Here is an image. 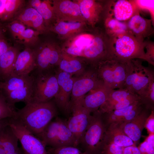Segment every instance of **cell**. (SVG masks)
I'll list each match as a JSON object with an SVG mask.
<instances>
[{
	"label": "cell",
	"instance_id": "1",
	"mask_svg": "<svg viewBox=\"0 0 154 154\" xmlns=\"http://www.w3.org/2000/svg\"><path fill=\"white\" fill-rule=\"evenodd\" d=\"M56 106L51 100L45 102L31 101L16 111V118L36 137L57 114Z\"/></svg>",
	"mask_w": 154,
	"mask_h": 154
},
{
	"label": "cell",
	"instance_id": "2",
	"mask_svg": "<svg viewBox=\"0 0 154 154\" xmlns=\"http://www.w3.org/2000/svg\"><path fill=\"white\" fill-rule=\"evenodd\" d=\"M33 81L31 74L11 75L0 82V90L8 104L15 108V104L22 102L26 104L32 100Z\"/></svg>",
	"mask_w": 154,
	"mask_h": 154
},
{
	"label": "cell",
	"instance_id": "3",
	"mask_svg": "<svg viewBox=\"0 0 154 154\" xmlns=\"http://www.w3.org/2000/svg\"><path fill=\"white\" fill-rule=\"evenodd\" d=\"M112 37V59L123 63L135 59L146 61V41L136 38L128 30Z\"/></svg>",
	"mask_w": 154,
	"mask_h": 154
},
{
	"label": "cell",
	"instance_id": "4",
	"mask_svg": "<svg viewBox=\"0 0 154 154\" xmlns=\"http://www.w3.org/2000/svg\"><path fill=\"white\" fill-rule=\"evenodd\" d=\"M154 72L143 66L138 59L126 62V75L123 88L138 95L139 98L146 92Z\"/></svg>",
	"mask_w": 154,
	"mask_h": 154
},
{
	"label": "cell",
	"instance_id": "5",
	"mask_svg": "<svg viewBox=\"0 0 154 154\" xmlns=\"http://www.w3.org/2000/svg\"><path fill=\"white\" fill-rule=\"evenodd\" d=\"M90 123L81 138L78 147L87 154H98L103 145L106 127L98 110L93 113Z\"/></svg>",
	"mask_w": 154,
	"mask_h": 154
},
{
	"label": "cell",
	"instance_id": "6",
	"mask_svg": "<svg viewBox=\"0 0 154 154\" xmlns=\"http://www.w3.org/2000/svg\"><path fill=\"white\" fill-rule=\"evenodd\" d=\"M37 137L45 146H49L52 148L68 146L77 147L67 121L59 117L50 121Z\"/></svg>",
	"mask_w": 154,
	"mask_h": 154
},
{
	"label": "cell",
	"instance_id": "7",
	"mask_svg": "<svg viewBox=\"0 0 154 154\" xmlns=\"http://www.w3.org/2000/svg\"><path fill=\"white\" fill-rule=\"evenodd\" d=\"M30 74L33 81L31 101L45 102L54 98L58 90L55 70L42 71L35 68Z\"/></svg>",
	"mask_w": 154,
	"mask_h": 154
},
{
	"label": "cell",
	"instance_id": "8",
	"mask_svg": "<svg viewBox=\"0 0 154 154\" xmlns=\"http://www.w3.org/2000/svg\"><path fill=\"white\" fill-rule=\"evenodd\" d=\"M102 81L98 76L96 68L94 67L75 77L70 96V110L72 106L82 105L86 94Z\"/></svg>",
	"mask_w": 154,
	"mask_h": 154
},
{
	"label": "cell",
	"instance_id": "9",
	"mask_svg": "<svg viewBox=\"0 0 154 154\" xmlns=\"http://www.w3.org/2000/svg\"><path fill=\"white\" fill-rule=\"evenodd\" d=\"M9 125L27 154H48L46 146L42 141L18 119L15 118H10Z\"/></svg>",
	"mask_w": 154,
	"mask_h": 154
},
{
	"label": "cell",
	"instance_id": "10",
	"mask_svg": "<svg viewBox=\"0 0 154 154\" xmlns=\"http://www.w3.org/2000/svg\"><path fill=\"white\" fill-rule=\"evenodd\" d=\"M35 54V68L40 70H54L61 58L62 49L56 43L45 42L34 49Z\"/></svg>",
	"mask_w": 154,
	"mask_h": 154
},
{
	"label": "cell",
	"instance_id": "11",
	"mask_svg": "<svg viewBox=\"0 0 154 154\" xmlns=\"http://www.w3.org/2000/svg\"><path fill=\"white\" fill-rule=\"evenodd\" d=\"M81 13L87 25L95 28L100 21H103L107 14L109 1L102 2L94 0H75Z\"/></svg>",
	"mask_w": 154,
	"mask_h": 154
},
{
	"label": "cell",
	"instance_id": "12",
	"mask_svg": "<svg viewBox=\"0 0 154 154\" xmlns=\"http://www.w3.org/2000/svg\"><path fill=\"white\" fill-rule=\"evenodd\" d=\"M70 112H72V115L67 121V125L78 147L81 138L91 122L92 115L82 105L72 106Z\"/></svg>",
	"mask_w": 154,
	"mask_h": 154
},
{
	"label": "cell",
	"instance_id": "13",
	"mask_svg": "<svg viewBox=\"0 0 154 154\" xmlns=\"http://www.w3.org/2000/svg\"><path fill=\"white\" fill-rule=\"evenodd\" d=\"M58 86V93L54 97L56 106L64 112H70V98L75 77L60 70H55Z\"/></svg>",
	"mask_w": 154,
	"mask_h": 154
},
{
	"label": "cell",
	"instance_id": "14",
	"mask_svg": "<svg viewBox=\"0 0 154 154\" xmlns=\"http://www.w3.org/2000/svg\"><path fill=\"white\" fill-rule=\"evenodd\" d=\"M52 1L56 21L86 22L81 13L79 6L75 0H53Z\"/></svg>",
	"mask_w": 154,
	"mask_h": 154
},
{
	"label": "cell",
	"instance_id": "15",
	"mask_svg": "<svg viewBox=\"0 0 154 154\" xmlns=\"http://www.w3.org/2000/svg\"><path fill=\"white\" fill-rule=\"evenodd\" d=\"M98 30L95 28L90 32L81 33L66 40L62 50L72 56L81 57L83 50L92 42Z\"/></svg>",
	"mask_w": 154,
	"mask_h": 154
},
{
	"label": "cell",
	"instance_id": "16",
	"mask_svg": "<svg viewBox=\"0 0 154 154\" xmlns=\"http://www.w3.org/2000/svg\"><path fill=\"white\" fill-rule=\"evenodd\" d=\"M151 110L145 107L131 120L127 122L118 124L123 132L132 140L136 145L141 136L145 122Z\"/></svg>",
	"mask_w": 154,
	"mask_h": 154
},
{
	"label": "cell",
	"instance_id": "17",
	"mask_svg": "<svg viewBox=\"0 0 154 154\" xmlns=\"http://www.w3.org/2000/svg\"><path fill=\"white\" fill-rule=\"evenodd\" d=\"M112 90L102 81L86 94L82 105L91 113H93L98 110L106 101Z\"/></svg>",
	"mask_w": 154,
	"mask_h": 154
},
{
	"label": "cell",
	"instance_id": "18",
	"mask_svg": "<svg viewBox=\"0 0 154 154\" xmlns=\"http://www.w3.org/2000/svg\"><path fill=\"white\" fill-rule=\"evenodd\" d=\"M139 10L135 1H110L108 14L122 22L128 21Z\"/></svg>",
	"mask_w": 154,
	"mask_h": 154
},
{
	"label": "cell",
	"instance_id": "19",
	"mask_svg": "<svg viewBox=\"0 0 154 154\" xmlns=\"http://www.w3.org/2000/svg\"><path fill=\"white\" fill-rule=\"evenodd\" d=\"M87 25L85 22L56 21L48 29L57 34L61 39L66 40L87 31Z\"/></svg>",
	"mask_w": 154,
	"mask_h": 154
},
{
	"label": "cell",
	"instance_id": "20",
	"mask_svg": "<svg viewBox=\"0 0 154 154\" xmlns=\"http://www.w3.org/2000/svg\"><path fill=\"white\" fill-rule=\"evenodd\" d=\"M36 67L34 50L26 47L23 51L19 53L11 75L18 76L29 74Z\"/></svg>",
	"mask_w": 154,
	"mask_h": 154
},
{
	"label": "cell",
	"instance_id": "21",
	"mask_svg": "<svg viewBox=\"0 0 154 154\" xmlns=\"http://www.w3.org/2000/svg\"><path fill=\"white\" fill-rule=\"evenodd\" d=\"M126 23L127 30L136 38L142 40L154 33L151 19L142 17L139 11L136 13Z\"/></svg>",
	"mask_w": 154,
	"mask_h": 154
},
{
	"label": "cell",
	"instance_id": "22",
	"mask_svg": "<svg viewBox=\"0 0 154 154\" xmlns=\"http://www.w3.org/2000/svg\"><path fill=\"white\" fill-rule=\"evenodd\" d=\"M15 20L20 22L29 28H33L40 34L48 31L44 19L34 8L29 6L17 14Z\"/></svg>",
	"mask_w": 154,
	"mask_h": 154
},
{
	"label": "cell",
	"instance_id": "23",
	"mask_svg": "<svg viewBox=\"0 0 154 154\" xmlns=\"http://www.w3.org/2000/svg\"><path fill=\"white\" fill-rule=\"evenodd\" d=\"M18 139L9 124L0 129V154H12L19 148Z\"/></svg>",
	"mask_w": 154,
	"mask_h": 154
},
{
	"label": "cell",
	"instance_id": "24",
	"mask_svg": "<svg viewBox=\"0 0 154 154\" xmlns=\"http://www.w3.org/2000/svg\"><path fill=\"white\" fill-rule=\"evenodd\" d=\"M106 127L104 141L113 143L123 147L135 144L118 124H111Z\"/></svg>",
	"mask_w": 154,
	"mask_h": 154
},
{
	"label": "cell",
	"instance_id": "25",
	"mask_svg": "<svg viewBox=\"0 0 154 154\" xmlns=\"http://www.w3.org/2000/svg\"><path fill=\"white\" fill-rule=\"evenodd\" d=\"M58 66L60 70L73 75H76V76L85 70L83 62L78 57L72 56L62 50Z\"/></svg>",
	"mask_w": 154,
	"mask_h": 154
},
{
	"label": "cell",
	"instance_id": "26",
	"mask_svg": "<svg viewBox=\"0 0 154 154\" xmlns=\"http://www.w3.org/2000/svg\"><path fill=\"white\" fill-rule=\"evenodd\" d=\"M28 3L29 6L34 8L42 16L48 29L56 22L51 0H30Z\"/></svg>",
	"mask_w": 154,
	"mask_h": 154
},
{
	"label": "cell",
	"instance_id": "27",
	"mask_svg": "<svg viewBox=\"0 0 154 154\" xmlns=\"http://www.w3.org/2000/svg\"><path fill=\"white\" fill-rule=\"evenodd\" d=\"M20 52L17 47L11 46L0 57V79L3 81L10 76L13 66Z\"/></svg>",
	"mask_w": 154,
	"mask_h": 154
},
{
	"label": "cell",
	"instance_id": "28",
	"mask_svg": "<svg viewBox=\"0 0 154 154\" xmlns=\"http://www.w3.org/2000/svg\"><path fill=\"white\" fill-rule=\"evenodd\" d=\"M136 95L124 88L112 90L107 99L98 110L102 114L108 113L112 110L117 104Z\"/></svg>",
	"mask_w": 154,
	"mask_h": 154
},
{
	"label": "cell",
	"instance_id": "29",
	"mask_svg": "<svg viewBox=\"0 0 154 154\" xmlns=\"http://www.w3.org/2000/svg\"><path fill=\"white\" fill-rule=\"evenodd\" d=\"M113 59L102 62L96 69L98 76L104 84L111 90H114Z\"/></svg>",
	"mask_w": 154,
	"mask_h": 154
},
{
	"label": "cell",
	"instance_id": "30",
	"mask_svg": "<svg viewBox=\"0 0 154 154\" xmlns=\"http://www.w3.org/2000/svg\"><path fill=\"white\" fill-rule=\"evenodd\" d=\"M103 23V29L112 37L128 30L126 23L118 21L108 15L106 16Z\"/></svg>",
	"mask_w": 154,
	"mask_h": 154
},
{
	"label": "cell",
	"instance_id": "31",
	"mask_svg": "<svg viewBox=\"0 0 154 154\" xmlns=\"http://www.w3.org/2000/svg\"><path fill=\"white\" fill-rule=\"evenodd\" d=\"M114 88H123L126 75V62H121L114 60Z\"/></svg>",
	"mask_w": 154,
	"mask_h": 154
},
{
	"label": "cell",
	"instance_id": "32",
	"mask_svg": "<svg viewBox=\"0 0 154 154\" xmlns=\"http://www.w3.org/2000/svg\"><path fill=\"white\" fill-rule=\"evenodd\" d=\"M40 33L31 28H27L20 34L16 40L19 43L24 44L26 47L34 46L38 41Z\"/></svg>",
	"mask_w": 154,
	"mask_h": 154
},
{
	"label": "cell",
	"instance_id": "33",
	"mask_svg": "<svg viewBox=\"0 0 154 154\" xmlns=\"http://www.w3.org/2000/svg\"><path fill=\"white\" fill-rule=\"evenodd\" d=\"M24 2L22 0H7L5 11L0 20L5 21L11 19L23 5Z\"/></svg>",
	"mask_w": 154,
	"mask_h": 154
},
{
	"label": "cell",
	"instance_id": "34",
	"mask_svg": "<svg viewBox=\"0 0 154 154\" xmlns=\"http://www.w3.org/2000/svg\"><path fill=\"white\" fill-rule=\"evenodd\" d=\"M16 113L15 109L8 104L0 90V119L15 118Z\"/></svg>",
	"mask_w": 154,
	"mask_h": 154
},
{
	"label": "cell",
	"instance_id": "35",
	"mask_svg": "<svg viewBox=\"0 0 154 154\" xmlns=\"http://www.w3.org/2000/svg\"><path fill=\"white\" fill-rule=\"evenodd\" d=\"M47 152L48 154H87L78 147L70 146L50 147Z\"/></svg>",
	"mask_w": 154,
	"mask_h": 154
},
{
	"label": "cell",
	"instance_id": "36",
	"mask_svg": "<svg viewBox=\"0 0 154 154\" xmlns=\"http://www.w3.org/2000/svg\"><path fill=\"white\" fill-rule=\"evenodd\" d=\"M137 147L141 154H154V134L149 135Z\"/></svg>",
	"mask_w": 154,
	"mask_h": 154
},
{
	"label": "cell",
	"instance_id": "37",
	"mask_svg": "<svg viewBox=\"0 0 154 154\" xmlns=\"http://www.w3.org/2000/svg\"><path fill=\"white\" fill-rule=\"evenodd\" d=\"M8 27L12 36L16 40L26 27L18 21L15 20L9 24Z\"/></svg>",
	"mask_w": 154,
	"mask_h": 154
},
{
	"label": "cell",
	"instance_id": "38",
	"mask_svg": "<svg viewBox=\"0 0 154 154\" xmlns=\"http://www.w3.org/2000/svg\"><path fill=\"white\" fill-rule=\"evenodd\" d=\"M124 147L113 143L104 141L100 154H123Z\"/></svg>",
	"mask_w": 154,
	"mask_h": 154
},
{
	"label": "cell",
	"instance_id": "39",
	"mask_svg": "<svg viewBox=\"0 0 154 154\" xmlns=\"http://www.w3.org/2000/svg\"><path fill=\"white\" fill-rule=\"evenodd\" d=\"M145 48L146 51L145 55L146 61L149 64L154 65V44L153 42L146 41Z\"/></svg>",
	"mask_w": 154,
	"mask_h": 154
},
{
	"label": "cell",
	"instance_id": "40",
	"mask_svg": "<svg viewBox=\"0 0 154 154\" xmlns=\"http://www.w3.org/2000/svg\"><path fill=\"white\" fill-rule=\"evenodd\" d=\"M144 128L149 135L154 134V110H152L145 122Z\"/></svg>",
	"mask_w": 154,
	"mask_h": 154
},
{
	"label": "cell",
	"instance_id": "41",
	"mask_svg": "<svg viewBox=\"0 0 154 154\" xmlns=\"http://www.w3.org/2000/svg\"><path fill=\"white\" fill-rule=\"evenodd\" d=\"M3 35L0 36V57L11 47Z\"/></svg>",
	"mask_w": 154,
	"mask_h": 154
},
{
	"label": "cell",
	"instance_id": "42",
	"mask_svg": "<svg viewBox=\"0 0 154 154\" xmlns=\"http://www.w3.org/2000/svg\"><path fill=\"white\" fill-rule=\"evenodd\" d=\"M123 154H141L137 147L135 144L124 147Z\"/></svg>",
	"mask_w": 154,
	"mask_h": 154
},
{
	"label": "cell",
	"instance_id": "43",
	"mask_svg": "<svg viewBox=\"0 0 154 154\" xmlns=\"http://www.w3.org/2000/svg\"><path fill=\"white\" fill-rule=\"evenodd\" d=\"M7 0H0V19L3 14Z\"/></svg>",
	"mask_w": 154,
	"mask_h": 154
},
{
	"label": "cell",
	"instance_id": "44",
	"mask_svg": "<svg viewBox=\"0 0 154 154\" xmlns=\"http://www.w3.org/2000/svg\"><path fill=\"white\" fill-rule=\"evenodd\" d=\"M9 118H7L0 119V129L4 125L9 123Z\"/></svg>",
	"mask_w": 154,
	"mask_h": 154
},
{
	"label": "cell",
	"instance_id": "45",
	"mask_svg": "<svg viewBox=\"0 0 154 154\" xmlns=\"http://www.w3.org/2000/svg\"><path fill=\"white\" fill-rule=\"evenodd\" d=\"M12 154H27L24 151L22 148H19L18 150Z\"/></svg>",
	"mask_w": 154,
	"mask_h": 154
},
{
	"label": "cell",
	"instance_id": "46",
	"mask_svg": "<svg viewBox=\"0 0 154 154\" xmlns=\"http://www.w3.org/2000/svg\"><path fill=\"white\" fill-rule=\"evenodd\" d=\"M3 26L2 23L0 22V36L3 35Z\"/></svg>",
	"mask_w": 154,
	"mask_h": 154
},
{
	"label": "cell",
	"instance_id": "47",
	"mask_svg": "<svg viewBox=\"0 0 154 154\" xmlns=\"http://www.w3.org/2000/svg\"><path fill=\"white\" fill-rule=\"evenodd\" d=\"M1 82V79H0V82Z\"/></svg>",
	"mask_w": 154,
	"mask_h": 154
},
{
	"label": "cell",
	"instance_id": "48",
	"mask_svg": "<svg viewBox=\"0 0 154 154\" xmlns=\"http://www.w3.org/2000/svg\"></svg>",
	"mask_w": 154,
	"mask_h": 154
}]
</instances>
